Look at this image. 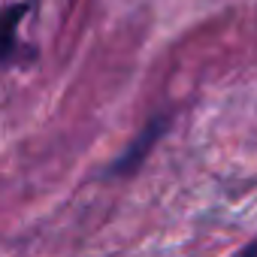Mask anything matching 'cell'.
<instances>
[{
	"label": "cell",
	"mask_w": 257,
	"mask_h": 257,
	"mask_svg": "<svg viewBox=\"0 0 257 257\" xmlns=\"http://www.w3.org/2000/svg\"><path fill=\"white\" fill-rule=\"evenodd\" d=\"M31 10V0H22V4H13L0 13V64L4 67H13L22 61V55H34V52H22V40H19V28L25 22Z\"/></svg>",
	"instance_id": "2"
},
{
	"label": "cell",
	"mask_w": 257,
	"mask_h": 257,
	"mask_svg": "<svg viewBox=\"0 0 257 257\" xmlns=\"http://www.w3.org/2000/svg\"><path fill=\"white\" fill-rule=\"evenodd\" d=\"M233 257H257V239H251V242H248L245 248H239Z\"/></svg>",
	"instance_id": "3"
},
{
	"label": "cell",
	"mask_w": 257,
	"mask_h": 257,
	"mask_svg": "<svg viewBox=\"0 0 257 257\" xmlns=\"http://www.w3.org/2000/svg\"><path fill=\"white\" fill-rule=\"evenodd\" d=\"M170 127V115H155L152 121H149V127H143V134L127 146L124 152H121V158L109 167V176L112 179H118V176H131L134 170H140V164L152 155V149L158 146V140L164 137V131Z\"/></svg>",
	"instance_id": "1"
}]
</instances>
